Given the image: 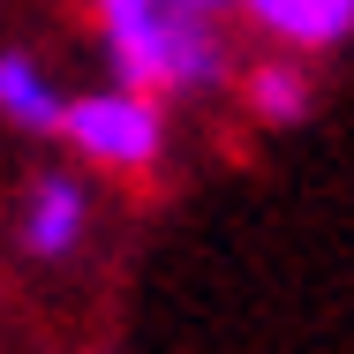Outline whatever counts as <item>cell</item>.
Listing matches in <instances>:
<instances>
[{
	"instance_id": "5b68a950",
	"label": "cell",
	"mask_w": 354,
	"mask_h": 354,
	"mask_svg": "<svg viewBox=\"0 0 354 354\" xmlns=\"http://www.w3.org/2000/svg\"><path fill=\"white\" fill-rule=\"evenodd\" d=\"M241 106L264 121V129H301L309 106H317V83L301 68V53H279V61H257L249 83H241Z\"/></svg>"
},
{
	"instance_id": "6da1fadb",
	"label": "cell",
	"mask_w": 354,
	"mask_h": 354,
	"mask_svg": "<svg viewBox=\"0 0 354 354\" xmlns=\"http://www.w3.org/2000/svg\"><path fill=\"white\" fill-rule=\"evenodd\" d=\"M113 83L151 98H196L226 75L218 8L226 0H91Z\"/></svg>"
},
{
	"instance_id": "8992f818",
	"label": "cell",
	"mask_w": 354,
	"mask_h": 354,
	"mask_svg": "<svg viewBox=\"0 0 354 354\" xmlns=\"http://www.w3.org/2000/svg\"><path fill=\"white\" fill-rule=\"evenodd\" d=\"M61 91H53V75L38 68L30 53H0V121H15V129H30V136H53L61 129Z\"/></svg>"
},
{
	"instance_id": "7a4b0ae2",
	"label": "cell",
	"mask_w": 354,
	"mask_h": 354,
	"mask_svg": "<svg viewBox=\"0 0 354 354\" xmlns=\"http://www.w3.org/2000/svg\"><path fill=\"white\" fill-rule=\"evenodd\" d=\"M53 136H68V151L83 158V166H98V174H151L158 151H166V113H158L151 91L113 83V91L68 98Z\"/></svg>"
},
{
	"instance_id": "277c9868",
	"label": "cell",
	"mask_w": 354,
	"mask_h": 354,
	"mask_svg": "<svg viewBox=\"0 0 354 354\" xmlns=\"http://www.w3.org/2000/svg\"><path fill=\"white\" fill-rule=\"evenodd\" d=\"M226 8H241L264 38H279L286 53H339L354 38V0H226Z\"/></svg>"
},
{
	"instance_id": "3957f363",
	"label": "cell",
	"mask_w": 354,
	"mask_h": 354,
	"mask_svg": "<svg viewBox=\"0 0 354 354\" xmlns=\"http://www.w3.org/2000/svg\"><path fill=\"white\" fill-rule=\"evenodd\" d=\"M15 234H23V249L46 257V264L68 257V249H83V234H91V181H83V174H38V181L23 189Z\"/></svg>"
}]
</instances>
